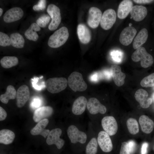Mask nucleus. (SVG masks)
<instances>
[{
	"mask_svg": "<svg viewBox=\"0 0 154 154\" xmlns=\"http://www.w3.org/2000/svg\"><path fill=\"white\" fill-rule=\"evenodd\" d=\"M68 83L70 88L74 92L84 91L87 88V85L82 74L77 72H74L70 75Z\"/></svg>",
	"mask_w": 154,
	"mask_h": 154,
	"instance_id": "3",
	"label": "nucleus"
},
{
	"mask_svg": "<svg viewBox=\"0 0 154 154\" xmlns=\"http://www.w3.org/2000/svg\"><path fill=\"white\" fill-rule=\"evenodd\" d=\"M48 122V119L46 118L40 121L31 130V134L33 135H40L46 138L50 131L45 129Z\"/></svg>",
	"mask_w": 154,
	"mask_h": 154,
	"instance_id": "19",
	"label": "nucleus"
},
{
	"mask_svg": "<svg viewBox=\"0 0 154 154\" xmlns=\"http://www.w3.org/2000/svg\"><path fill=\"white\" fill-rule=\"evenodd\" d=\"M134 2L138 4H147L151 3L154 1L150 0H134Z\"/></svg>",
	"mask_w": 154,
	"mask_h": 154,
	"instance_id": "44",
	"label": "nucleus"
},
{
	"mask_svg": "<svg viewBox=\"0 0 154 154\" xmlns=\"http://www.w3.org/2000/svg\"><path fill=\"white\" fill-rule=\"evenodd\" d=\"M51 18L47 15H44L37 19V24L42 28L45 27L49 22Z\"/></svg>",
	"mask_w": 154,
	"mask_h": 154,
	"instance_id": "35",
	"label": "nucleus"
},
{
	"mask_svg": "<svg viewBox=\"0 0 154 154\" xmlns=\"http://www.w3.org/2000/svg\"><path fill=\"white\" fill-rule=\"evenodd\" d=\"M29 87L25 85L20 86L18 89L16 94V105L19 108L23 107L25 104L30 97Z\"/></svg>",
	"mask_w": 154,
	"mask_h": 154,
	"instance_id": "14",
	"label": "nucleus"
},
{
	"mask_svg": "<svg viewBox=\"0 0 154 154\" xmlns=\"http://www.w3.org/2000/svg\"><path fill=\"white\" fill-rule=\"evenodd\" d=\"M41 103L40 100L39 98H36L33 100L31 104V105L33 108H37L40 106Z\"/></svg>",
	"mask_w": 154,
	"mask_h": 154,
	"instance_id": "40",
	"label": "nucleus"
},
{
	"mask_svg": "<svg viewBox=\"0 0 154 154\" xmlns=\"http://www.w3.org/2000/svg\"><path fill=\"white\" fill-rule=\"evenodd\" d=\"M46 0H39L37 3L33 6V9L35 11H40L43 10L46 7Z\"/></svg>",
	"mask_w": 154,
	"mask_h": 154,
	"instance_id": "37",
	"label": "nucleus"
},
{
	"mask_svg": "<svg viewBox=\"0 0 154 154\" xmlns=\"http://www.w3.org/2000/svg\"><path fill=\"white\" fill-rule=\"evenodd\" d=\"M16 94L17 92L14 87L9 85L6 88L5 93L0 95V100L2 103L7 104L9 100L15 99L16 97Z\"/></svg>",
	"mask_w": 154,
	"mask_h": 154,
	"instance_id": "28",
	"label": "nucleus"
},
{
	"mask_svg": "<svg viewBox=\"0 0 154 154\" xmlns=\"http://www.w3.org/2000/svg\"><path fill=\"white\" fill-rule=\"evenodd\" d=\"M128 148L131 154H133L135 152L136 148V144L134 141L130 140L127 142Z\"/></svg>",
	"mask_w": 154,
	"mask_h": 154,
	"instance_id": "39",
	"label": "nucleus"
},
{
	"mask_svg": "<svg viewBox=\"0 0 154 154\" xmlns=\"http://www.w3.org/2000/svg\"><path fill=\"white\" fill-rule=\"evenodd\" d=\"M62 131L59 128L53 129L49 132L46 139V143L49 145H55L58 149H61L63 146L64 141L60 138Z\"/></svg>",
	"mask_w": 154,
	"mask_h": 154,
	"instance_id": "8",
	"label": "nucleus"
},
{
	"mask_svg": "<svg viewBox=\"0 0 154 154\" xmlns=\"http://www.w3.org/2000/svg\"><path fill=\"white\" fill-rule=\"evenodd\" d=\"M147 10L146 7L141 5L133 6L130 12V15L135 21L139 22L143 20L146 17Z\"/></svg>",
	"mask_w": 154,
	"mask_h": 154,
	"instance_id": "21",
	"label": "nucleus"
},
{
	"mask_svg": "<svg viewBox=\"0 0 154 154\" xmlns=\"http://www.w3.org/2000/svg\"><path fill=\"white\" fill-rule=\"evenodd\" d=\"M87 102V99L84 96L78 98L73 104L72 109L73 113L76 115L82 114L85 110Z\"/></svg>",
	"mask_w": 154,
	"mask_h": 154,
	"instance_id": "20",
	"label": "nucleus"
},
{
	"mask_svg": "<svg viewBox=\"0 0 154 154\" xmlns=\"http://www.w3.org/2000/svg\"><path fill=\"white\" fill-rule=\"evenodd\" d=\"M11 45L10 38L6 34L0 32V45L3 47Z\"/></svg>",
	"mask_w": 154,
	"mask_h": 154,
	"instance_id": "36",
	"label": "nucleus"
},
{
	"mask_svg": "<svg viewBox=\"0 0 154 154\" xmlns=\"http://www.w3.org/2000/svg\"><path fill=\"white\" fill-rule=\"evenodd\" d=\"M133 7L132 1L130 0H124L119 4L118 7L117 16L118 18L123 19L125 18L130 13Z\"/></svg>",
	"mask_w": 154,
	"mask_h": 154,
	"instance_id": "22",
	"label": "nucleus"
},
{
	"mask_svg": "<svg viewBox=\"0 0 154 154\" xmlns=\"http://www.w3.org/2000/svg\"><path fill=\"white\" fill-rule=\"evenodd\" d=\"M11 45L14 47L21 48L24 46L25 40L22 35L18 33H14L10 35Z\"/></svg>",
	"mask_w": 154,
	"mask_h": 154,
	"instance_id": "29",
	"label": "nucleus"
},
{
	"mask_svg": "<svg viewBox=\"0 0 154 154\" xmlns=\"http://www.w3.org/2000/svg\"><path fill=\"white\" fill-rule=\"evenodd\" d=\"M137 33L136 29L129 26L125 28L121 32L119 37L120 42L123 45L127 46L132 42Z\"/></svg>",
	"mask_w": 154,
	"mask_h": 154,
	"instance_id": "11",
	"label": "nucleus"
},
{
	"mask_svg": "<svg viewBox=\"0 0 154 154\" xmlns=\"http://www.w3.org/2000/svg\"><path fill=\"white\" fill-rule=\"evenodd\" d=\"M101 11L98 8L92 7L89 11V15L87 23L91 28L95 29L99 25L102 16Z\"/></svg>",
	"mask_w": 154,
	"mask_h": 154,
	"instance_id": "12",
	"label": "nucleus"
},
{
	"mask_svg": "<svg viewBox=\"0 0 154 154\" xmlns=\"http://www.w3.org/2000/svg\"><path fill=\"white\" fill-rule=\"evenodd\" d=\"M86 107L90 113L92 114H96L98 113L104 114L107 111L106 107L95 98H91L89 99Z\"/></svg>",
	"mask_w": 154,
	"mask_h": 154,
	"instance_id": "13",
	"label": "nucleus"
},
{
	"mask_svg": "<svg viewBox=\"0 0 154 154\" xmlns=\"http://www.w3.org/2000/svg\"><path fill=\"white\" fill-rule=\"evenodd\" d=\"M140 85L143 87H154V73L144 78L141 81Z\"/></svg>",
	"mask_w": 154,
	"mask_h": 154,
	"instance_id": "34",
	"label": "nucleus"
},
{
	"mask_svg": "<svg viewBox=\"0 0 154 154\" xmlns=\"http://www.w3.org/2000/svg\"><path fill=\"white\" fill-rule=\"evenodd\" d=\"M47 90L52 93H57L63 90L66 88L68 81L64 77H55L50 78L46 82Z\"/></svg>",
	"mask_w": 154,
	"mask_h": 154,
	"instance_id": "4",
	"label": "nucleus"
},
{
	"mask_svg": "<svg viewBox=\"0 0 154 154\" xmlns=\"http://www.w3.org/2000/svg\"><path fill=\"white\" fill-rule=\"evenodd\" d=\"M153 100L154 101V94H153Z\"/></svg>",
	"mask_w": 154,
	"mask_h": 154,
	"instance_id": "47",
	"label": "nucleus"
},
{
	"mask_svg": "<svg viewBox=\"0 0 154 154\" xmlns=\"http://www.w3.org/2000/svg\"><path fill=\"white\" fill-rule=\"evenodd\" d=\"M101 123L105 131L109 135H115L118 129V125L115 119L112 116H106L102 119Z\"/></svg>",
	"mask_w": 154,
	"mask_h": 154,
	"instance_id": "9",
	"label": "nucleus"
},
{
	"mask_svg": "<svg viewBox=\"0 0 154 154\" xmlns=\"http://www.w3.org/2000/svg\"><path fill=\"white\" fill-rule=\"evenodd\" d=\"M134 96L136 100L143 108H148L152 102V99L148 97L147 92L143 89L137 90Z\"/></svg>",
	"mask_w": 154,
	"mask_h": 154,
	"instance_id": "16",
	"label": "nucleus"
},
{
	"mask_svg": "<svg viewBox=\"0 0 154 154\" xmlns=\"http://www.w3.org/2000/svg\"><path fill=\"white\" fill-rule=\"evenodd\" d=\"M47 12L52 20L48 28L49 30H55L60 25L61 20V17L60 9L54 4H51L48 6Z\"/></svg>",
	"mask_w": 154,
	"mask_h": 154,
	"instance_id": "5",
	"label": "nucleus"
},
{
	"mask_svg": "<svg viewBox=\"0 0 154 154\" xmlns=\"http://www.w3.org/2000/svg\"><path fill=\"white\" fill-rule=\"evenodd\" d=\"M119 154H131L127 142L124 141L122 143Z\"/></svg>",
	"mask_w": 154,
	"mask_h": 154,
	"instance_id": "38",
	"label": "nucleus"
},
{
	"mask_svg": "<svg viewBox=\"0 0 154 154\" xmlns=\"http://www.w3.org/2000/svg\"><path fill=\"white\" fill-rule=\"evenodd\" d=\"M98 79V75L95 74H93L90 77V79L93 82L97 81Z\"/></svg>",
	"mask_w": 154,
	"mask_h": 154,
	"instance_id": "45",
	"label": "nucleus"
},
{
	"mask_svg": "<svg viewBox=\"0 0 154 154\" xmlns=\"http://www.w3.org/2000/svg\"><path fill=\"white\" fill-rule=\"evenodd\" d=\"M148 34L146 28L141 29L134 38L133 43V46L134 49H137L145 43L146 41Z\"/></svg>",
	"mask_w": 154,
	"mask_h": 154,
	"instance_id": "25",
	"label": "nucleus"
},
{
	"mask_svg": "<svg viewBox=\"0 0 154 154\" xmlns=\"http://www.w3.org/2000/svg\"><path fill=\"white\" fill-rule=\"evenodd\" d=\"M131 58L135 62L141 61V65L144 68L151 66L154 62L153 56L148 53L145 48L143 47H139L136 49L132 54Z\"/></svg>",
	"mask_w": 154,
	"mask_h": 154,
	"instance_id": "2",
	"label": "nucleus"
},
{
	"mask_svg": "<svg viewBox=\"0 0 154 154\" xmlns=\"http://www.w3.org/2000/svg\"><path fill=\"white\" fill-rule=\"evenodd\" d=\"M67 133L71 142L73 143L79 142L85 143L87 139V135L84 132L80 131L75 126H70L67 129Z\"/></svg>",
	"mask_w": 154,
	"mask_h": 154,
	"instance_id": "7",
	"label": "nucleus"
},
{
	"mask_svg": "<svg viewBox=\"0 0 154 154\" xmlns=\"http://www.w3.org/2000/svg\"><path fill=\"white\" fill-rule=\"evenodd\" d=\"M116 19L115 11L112 9H107L102 15L100 21L101 27L105 30L110 29L116 22Z\"/></svg>",
	"mask_w": 154,
	"mask_h": 154,
	"instance_id": "6",
	"label": "nucleus"
},
{
	"mask_svg": "<svg viewBox=\"0 0 154 154\" xmlns=\"http://www.w3.org/2000/svg\"><path fill=\"white\" fill-rule=\"evenodd\" d=\"M112 77L115 84L118 86H122L125 82V74L121 70V67L118 65H112L110 68Z\"/></svg>",
	"mask_w": 154,
	"mask_h": 154,
	"instance_id": "17",
	"label": "nucleus"
},
{
	"mask_svg": "<svg viewBox=\"0 0 154 154\" xmlns=\"http://www.w3.org/2000/svg\"><path fill=\"white\" fill-rule=\"evenodd\" d=\"M1 66L5 68H9L17 65L18 63V58L15 56H5L0 60Z\"/></svg>",
	"mask_w": 154,
	"mask_h": 154,
	"instance_id": "30",
	"label": "nucleus"
},
{
	"mask_svg": "<svg viewBox=\"0 0 154 154\" xmlns=\"http://www.w3.org/2000/svg\"><path fill=\"white\" fill-rule=\"evenodd\" d=\"M7 116V113L4 109L1 106L0 107V120H4Z\"/></svg>",
	"mask_w": 154,
	"mask_h": 154,
	"instance_id": "42",
	"label": "nucleus"
},
{
	"mask_svg": "<svg viewBox=\"0 0 154 154\" xmlns=\"http://www.w3.org/2000/svg\"><path fill=\"white\" fill-rule=\"evenodd\" d=\"M98 143L102 150L105 152L111 151L113 149V144L110 135L105 131H101L98 134Z\"/></svg>",
	"mask_w": 154,
	"mask_h": 154,
	"instance_id": "10",
	"label": "nucleus"
},
{
	"mask_svg": "<svg viewBox=\"0 0 154 154\" xmlns=\"http://www.w3.org/2000/svg\"><path fill=\"white\" fill-rule=\"evenodd\" d=\"M77 33L78 38L82 43L86 44L89 42L91 38L90 32L85 25L81 24L78 25Z\"/></svg>",
	"mask_w": 154,
	"mask_h": 154,
	"instance_id": "23",
	"label": "nucleus"
},
{
	"mask_svg": "<svg viewBox=\"0 0 154 154\" xmlns=\"http://www.w3.org/2000/svg\"><path fill=\"white\" fill-rule=\"evenodd\" d=\"M15 137L14 133L12 131L4 129L0 131V143L5 145L12 143Z\"/></svg>",
	"mask_w": 154,
	"mask_h": 154,
	"instance_id": "27",
	"label": "nucleus"
},
{
	"mask_svg": "<svg viewBox=\"0 0 154 154\" xmlns=\"http://www.w3.org/2000/svg\"><path fill=\"white\" fill-rule=\"evenodd\" d=\"M139 121L143 132L149 134L152 131L154 127V123L147 116L145 115L141 116L139 118Z\"/></svg>",
	"mask_w": 154,
	"mask_h": 154,
	"instance_id": "24",
	"label": "nucleus"
},
{
	"mask_svg": "<svg viewBox=\"0 0 154 154\" xmlns=\"http://www.w3.org/2000/svg\"><path fill=\"white\" fill-rule=\"evenodd\" d=\"M98 143L96 139L92 138L87 144L86 149V154H96L98 150Z\"/></svg>",
	"mask_w": 154,
	"mask_h": 154,
	"instance_id": "32",
	"label": "nucleus"
},
{
	"mask_svg": "<svg viewBox=\"0 0 154 154\" xmlns=\"http://www.w3.org/2000/svg\"><path fill=\"white\" fill-rule=\"evenodd\" d=\"M69 36L68 29L63 27L56 30L49 38L48 44L52 48H57L64 44Z\"/></svg>",
	"mask_w": 154,
	"mask_h": 154,
	"instance_id": "1",
	"label": "nucleus"
},
{
	"mask_svg": "<svg viewBox=\"0 0 154 154\" xmlns=\"http://www.w3.org/2000/svg\"><path fill=\"white\" fill-rule=\"evenodd\" d=\"M111 55L114 60L117 62L121 60V54L118 52L113 51L111 52Z\"/></svg>",
	"mask_w": 154,
	"mask_h": 154,
	"instance_id": "41",
	"label": "nucleus"
},
{
	"mask_svg": "<svg viewBox=\"0 0 154 154\" xmlns=\"http://www.w3.org/2000/svg\"><path fill=\"white\" fill-rule=\"evenodd\" d=\"M148 144L147 142L144 143L142 146L141 149V154H146L147 152V149Z\"/></svg>",
	"mask_w": 154,
	"mask_h": 154,
	"instance_id": "43",
	"label": "nucleus"
},
{
	"mask_svg": "<svg viewBox=\"0 0 154 154\" xmlns=\"http://www.w3.org/2000/svg\"><path fill=\"white\" fill-rule=\"evenodd\" d=\"M43 78L42 76L39 77H34L31 79L33 86L35 90L40 91L46 87V82L42 80Z\"/></svg>",
	"mask_w": 154,
	"mask_h": 154,
	"instance_id": "33",
	"label": "nucleus"
},
{
	"mask_svg": "<svg viewBox=\"0 0 154 154\" xmlns=\"http://www.w3.org/2000/svg\"><path fill=\"white\" fill-rule=\"evenodd\" d=\"M40 27L36 23H32L25 31L24 35L28 40L34 41H37L38 36L36 32L40 31Z\"/></svg>",
	"mask_w": 154,
	"mask_h": 154,
	"instance_id": "26",
	"label": "nucleus"
},
{
	"mask_svg": "<svg viewBox=\"0 0 154 154\" xmlns=\"http://www.w3.org/2000/svg\"><path fill=\"white\" fill-rule=\"evenodd\" d=\"M126 125L128 130L131 134L135 135L139 132V125L135 119L133 118H129L127 121Z\"/></svg>",
	"mask_w": 154,
	"mask_h": 154,
	"instance_id": "31",
	"label": "nucleus"
},
{
	"mask_svg": "<svg viewBox=\"0 0 154 154\" xmlns=\"http://www.w3.org/2000/svg\"><path fill=\"white\" fill-rule=\"evenodd\" d=\"M3 10L1 8H0V16L1 17L2 14H3Z\"/></svg>",
	"mask_w": 154,
	"mask_h": 154,
	"instance_id": "46",
	"label": "nucleus"
},
{
	"mask_svg": "<svg viewBox=\"0 0 154 154\" xmlns=\"http://www.w3.org/2000/svg\"><path fill=\"white\" fill-rule=\"evenodd\" d=\"M53 110L50 106H44L36 109L34 113L33 118L34 121L39 122L41 120L50 116L52 114Z\"/></svg>",
	"mask_w": 154,
	"mask_h": 154,
	"instance_id": "18",
	"label": "nucleus"
},
{
	"mask_svg": "<svg viewBox=\"0 0 154 154\" xmlns=\"http://www.w3.org/2000/svg\"><path fill=\"white\" fill-rule=\"evenodd\" d=\"M23 15V11L21 8L13 7L6 11L3 15V19L6 23H10L19 20L22 17Z\"/></svg>",
	"mask_w": 154,
	"mask_h": 154,
	"instance_id": "15",
	"label": "nucleus"
}]
</instances>
